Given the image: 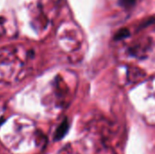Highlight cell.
I'll use <instances>...</instances> for the list:
<instances>
[{"mask_svg":"<svg viewBox=\"0 0 155 154\" xmlns=\"http://www.w3.org/2000/svg\"><path fill=\"white\" fill-rule=\"evenodd\" d=\"M70 128V123L67 118H64V121L60 123V125L57 127L55 133H54V141H60L63 138H64V136L67 134L68 131Z\"/></svg>","mask_w":155,"mask_h":154,"instance_id":"obj_1","label":"cell"},{"mask_svg":"<svg viewBox=\"0 0 155 154\" xmlns=\"http://www.w3.org/2000/svg\"><path fill=\"white\" fill-rule=\"evenodd\" d=\"M130 35V32L127 28H123L121 30H119L115 35H114V40H122L124 39L126 37H128Z\"/></svg>","mask_w":155,"mask_h":154,"instance_id":"obj_2","label":"cell"},{"mask_svg":"<svg viewBox=\"0 0 155 154\" xmlns=\"http://www.w3.org/2000/svg\"><path fill=\"white\" fill-rule=\"evenodd\" d=\"M121 1H122V4H123L124 5H125V6H130V5H132L134 3L135 0H121Z\"/></svg>","mask_w":155,"mask_h":154,"instance_id":"obj_3","label":"cell"}]
</instances>
